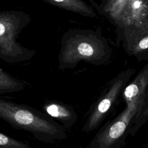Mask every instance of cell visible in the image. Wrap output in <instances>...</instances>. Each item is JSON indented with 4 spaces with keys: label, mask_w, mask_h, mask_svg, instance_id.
Returning <instances> with one entry per match:
<instances>
[{
    "label": "cell",
    "mask_w": 148,
    "mask_h": 148,
    "mask_svg": "<svg viewBox=\"0 0 148 148\" xmlns=\"http://www.w3.org/2000/svg\"><path fill=\"white\" fill-rule=\"evenodd\" d=\"M0 118L13 128L28 131L45 143L67 138L61 125L46 113L28 105L0 99Z\"/></svg>",
    "instance_id": "obj_1"
},
{
    "label": "cell",
    "mask_w": 148,
    "mask_h": 148,
    "mask_svg": "<svg viewBox=\"0 0 148 148\" xmlns=\"http://www.w3.org/2000/svg\"><path fill=\"white\" fill-rule=\"evenodd\" d=\"M141 102L127 103L126 108L116 118L99 130L87 148H120L125 140L127 128Z\"/></svg>",
    "instance_id": "obj_2"
},
{
    "label": "cell",
    "mask_w": 148,
    "mask_h": 148,
    "mask_svg": "<svg viewBox=\"0 0 148 148\" xmlns=\"http://www.w3.org/2000/svg\"><path fill=\"white\" fill-rule=\"evenodd\" d=\"M133 70H128L117 75L108 84L106 90L92 106L85 123L82 127L84 132H90L97 129L108 114L122 91H124Z\"/></svg>",
    "instance_id": "obj_3"
},
{
    "label": "cell",
    "mask_w": 148,
    "mask_h": 148,
    "mask_svg": "<svg viewBox=\"0 0 148 148\" xmlns=\"http://www.w3.org/2000/svg\"><path fill=\"white\" fill-rule=\"evenodd\" d=\"M43 108L46 114L60 121L65 130H69L77 119V114L75 109L62 102L47 101Z\"/></svg>",
    "instance_id": "obj_4"
},
{
    "label": "cell",
    "mask_w": 148,
    "mask_h": 148,
    "mask_svg": "<svg viewBox=\"0 0 148 148\" xmlns=\"http://www.w3.org/2000/svg\"><path fill=\"white\" fill-rule=\"evenodd\" d=\"M148 84V64L123 91L126 103L142 101L143 92Z\"/></svg>",
    "instance_id": "obj_5"
},
{
    "label": "cell",
    "mask_w": 148,
    "mask_h": 148,
    "mask_svg": "<svg viewBox=\"0 0 148 148\" xmlns=\"http://www.w3.org/2000/svg\"><path fill=\"white\" fill-rule=\"evenodd\" d=\"M131 51L140 58L148 57V24L132 31Z\"/></svg>",
    "instance_id": "obj_6"
},
{
    "label": "cell",
    "mask_w": 148,
    "mask_h": 148,
    "mask_svg": "<svg viewBox=\"0 0 148 148\" xmlns=\"http://www.w3.org/2000/svg\"><path fill=\"white\" fill-rule=\"evenodd\" d=\"M25 88V84L2 68L0 69V95L18 92Z\"/></svg>",
    "instance_id": "obj_7"
},
{
    "label": "cell",
    "mask_w": 148,
    "mask_h": 148,
    "mask_svg": "<svg viewBox=\"0 0 148 148\" xmlns=\"http://www.w3.org/2000/svg\"><path fill=\"white\" fill-rule=\"evenodd\" d=\"M0 148H32L28 144L0 133Z\"/></svg>",
    "instance_id": "obj_8"
},
{
    "label": "cell",
    "mask_w": 148,
    "mask_h": 148,
    "mask_svg": "<svg viewBox=\"0 0 148 148\" xmlns=\"http://www.w3.org/2000/svg\"><path fill=\"white\" fill-rule=\"evenodd\" d=\"M77 52L79 56L88 58L92 57L94 55L93 47L86 42H82L79 45L77 46Z\"/></svg>",
    "instance_id": "obj_9"
},
{
    "label": "cell",
    "mask_w": 148,
    "mask_h": 148,
    "mask_svg": "<svg viewBox=\"0 0 148 148\" xmlns=\"http://www.w3.org/2000/svg\"><path fill=\"white\" fill-rule=\"evenodd\" d=\"M5 31V27L2 23L0 24V35L2 36Z\"/></svg>",
    "instance_id": "obj_10"
},
{
    "label": "cell",
    "mask_w": 148,
    "mask_h": 148,
    "mask_svg": "<svg viewBox=\"0 0 148 148\" xmlns=\"http://www.w3.org/2000/svg\"><path fill=\"white\" fill-rule=\"evenodd\" d=\"M54 1H57V2H62V1H63L64 0H54Z\"/></svg>",
    "instance_id": "obj_11"
}]
</instances>
